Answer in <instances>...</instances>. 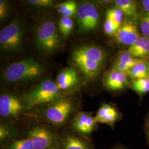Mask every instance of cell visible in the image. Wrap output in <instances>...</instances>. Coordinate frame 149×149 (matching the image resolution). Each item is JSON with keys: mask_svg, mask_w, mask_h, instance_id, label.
<instances>
[{"mask_svg": "<svg viewBox=\"0 0 149 149\" xmlns=\"http://www.w3.org/2000/svg\"><path fill=\"white\" fill-rule=\"evenodd\" d=\"M128 76L127 73L112 69L104 75L103 83L105 87L109 90H122L128 86Z\"/></svg>", "mask_w": 149, "mask_h": 149, "instance_id": "cell-14", "label": "cell"}, {"mask_svg": "<svg viewBox=\"0 0 149 149\" xmlns=\"http://www.w3.org/2000/svg\"><path fill=\"white\" fill-rule=\"evenodd\" d=\"M9 12L8 3L3 0L0 1V19L3 20L7 16Z\"/></svg>", "mask_w": 149, "mask_h": 149, "instance_id": "cell-29", "label": "cell"}, {"mask_svg": "<svg viewBox=\"0 0 149 149\" xmlns=\"http://www.w3.org/2000/svg\"><path fill=\"white\" fill-rule=\"evenodd\" d=\"M35 43L39 50L46 55L52 54L59 50L61 40L53 22L45 21L38 27Z\"/></svg>", "mask_w": 149, "mask_h": 149, "instance_id": "cell-5", "label": "cell"}, {"mask_svg": "<svg viewBox=\"0 0 149 149\" xmlns=\"http://www.w3.org/2000/svg\"><path fill=\"white\" fill-rule=\"evenodd\" d=\"M29 111L23 96L12 93H3L0 96V116L8 121L18 120Z\"/></svg>", "mask_w": 149, "mask_h": 149, "instance_id": "cell-7", "label": "cell"}, {"mask_svg": "<svg viewBox=\"0 0 149 149\" xmlns=\"http://www.w3.org/2000/svg\"><path fill=\"white\" fill-rule=\"evenodd\" d=\"M146 139H147V141H148V145L149 146V135H146Z\"/></svg>", "mask_w": 149, "mask_h": 149, "instance_id": "cell-33", "label": "cell"}, {"mask_svg": "<svg viewBox=\"0 0 149 149\" xmlns=\"http://www.w3.org/2000/svg\"><path fill=\"white\" fill-rule=\"evenodd\" d=\"M58 12L63 17H71L77 13L78 7L74 1H67L59 3L57 6Z\"/></svg>", "mask_w": 149, "mask_h": 149, "instance_id": "cell-21", "label": "cell"}, {"mask_svg": "<svg viewBox=\"0 0 149 149\" xmlns=\"http://www.w3.org/2000/svg\"><path fill=\"white\" fill-rule=\"evenodd\" d=\"M80 78L78 73L72 67H69L61 71L56 77V84L59 90L65 92L72 90L79 85Z\"/></svg>", "mask_w": 149, "mask_h": 149, "instance_id": "cell-13", "label": "cell"}, {"mask_svg": "<svg viewBox=\"0 0 149 149\" xmlns=\"http://www.w3.org/2000/svg\"><path fill=\"white\" fill-rule=\"evenodd\" d=\"M97 123L113 127L120 118V113L112 104L104 103L98 109L95 116Z\"/></svg>", "mask_w": 149, "mask_h": 149, "instance_id": "cell-15", "label": "cell"}, {"mask_svg": "<svg viewBox=\"0 0 149 149\" xmlns=\"http://www.w3.org/2000/svg\"><path fill=\"white\" fill-rule=\"evenodd\" d=\"M128 75L133 80L149 78L148 65L144 60L139 59L136 63L129 70Z\"/></svg>", "mask_w": 149, "mask_h": 149, "instance_id": "cell-20", "label": "cell"}, {"mask_svg": "<svg viewBox=\"0 0 149 149\" xmlns=\"http://www.w3.org/2000/svg\"><path fill=\"white\" fill-rule=\"evenodd\" d=\"M113 2L116 7L122 11L124 15L133 18H136L139 16L137 3L135 1L116 0Z\"/></svg>", "mask_w": 149, "mask_h": 149, "instance_id": "cell-19", "label": "cell"}, {"mask_svg": "<svg viewBox=\"0 0 149 149\" xmlns=\"http://www.w3.org/2000/svg\"><path fill=\"white\" fill-rule=\"evenodd\" d=\"M124 13L117 7L108 10L106 13V18H108L115 23L119 27L122 25Z\"/></svg>", "mask_w": 149, "mask_h": 149, "instance_id": "cell-25", "label": "cell"}, {"mask_svg": "<svg viewBox=\"0 0 149 149\" xmlns=\"http://www.w3.org/2000/svg\"><path fill=\"white\" fill-rule=\"evenodd\" d=\"M77 110L74 100L65 96L48 104L39 107V118L55 127H61L71 121Z\"/></svg>", "mask_w": 149, "mask_h": 149, "instance_id": "cell-2", "label": "cell"}, {"mask_svg": "<svg viewBox=\"0 0 149 149\" xmlns=\"http://www.w3.org/2000/svg\"><path fill=\"white\" fill-rule=\"evenodd\" d=\"M148 77H149V70L148 69Z\"/></svg>", "mask_w": 149, "mask_h": 149, "instance_id": "cell-34", "label": "cell"}, {"mask_svg": "<svg viewBox=\"0 0 149 149\" xmlns=\"http://www.w3.org/2000/svg\"><path fill=\"white\" fill-rule=\"evenodd\" d=\"M23 98L29 109L48 104L59 98L66 96L59 90L53 81L46 79L23 95Z\"/></svg>", "mask_w": 149, "mask_h": 149, "instance_id": "cell-4", "label": "cell"}, {"mask_svg": "<svg viewBox=\"0 0 149 149\" xmlns=\"http://www.w3.org/2000/svg\"><path fill=\"white\" fill-rule=\"evenodd\" d=\"M59 149H95L90 140L70 130L59 134Z\"/></svg>", "mask_w": 149, "mask_h": 149, "instance_id": "cell-11", "label": "cell"}, {"mask_svg": "<svg viewBox=\"0 0 149 149\" xmlns=\"http://www.w3.org/2000/svg\"><path fill=\"white\" fill-rule=\"evenodd\" d=\"M1 149H34L32 141L28 138L17 139L1 146Z\"/></svg>", "mask_w": 149, "mask_h": 149, "instance_id": "cell-22", "label": "cell"}, {"mask_svg": "<svg viewBox=\"0 0 149 149\" xmlns=\"http://www.w3.org/2000/svg\"><path fill=\"white\" fill-rule=\"evenodd\" d=\"M109 149H127L125 147L123 146L122 145H117L113 147H112V148H110Z\"/></svg>", "mask_w": 149, "mask_h": 149, "instance_id": "cell-32", "label": "cell"}, {"mask_svg": "<svg viewBox=\"0 0 149 149\" xmlns=\"http://www.w3.org/2000/svg\"><path fill=\"white\" fill-rule=\"evenodd\" d=\"M145 132L146 133V135H149V115L145 124Z\"/></svg>", "mask_w": 149, "mask_h": 149, "instance_id": "cell-31", "label": "cell"}, {"mask_svg": "<svg viewBox=\"0 0 149 149\" xmlns=\"http://www.w3.org/2000/svg\"><path fill=\"white\" fill-rule=\"evenodd\" d=\"M76 14L77 22L82 31L90 32L96 29L100 15L95 5L88 2L82 3L78 7Z\"/></svg>", "mask_w": 149, "mask_h": 149, "instance_id": "cell-9", "label": "cell"}, {"mask_svg": "<svg viewBox=\"0 0 149 149\" xmlns=\"http://www.w3.org/2000/svg\"><path fill=\"white\" fill-rule=\"evenodd\" d=\"M18 131L12 123H1L0 125L1 147L18 139Z\"/></svg>", "mask_w": 149, "mask_h": 149, "instance_id": "cell-18", "label": "cell"}, {"mask_svg": "<svg viewBox=\"0 0 149 149\" xmlns=\"http://www.w3.org/2000/svg\"><path fill=\"white\" fill-rule=\"evenodd\" d=\"M95 118L88 112H77L70 122L71 130L76 133L87 136L98 127Z\"/></svg>", "mask_w": 149, "mask_h": 149, "instance_id": "cell-10", "label": "cell"}, {"mask_svg": "<svg viewBox=\"0 0 149 149\" xmlns=\"http://www.w3.org/2000/svg\"><path fill=\"white\" fill-rule=\"evenodd\" d=\"M131 88L140 96L146 94L149 92V78L133 80Z\"/></svg>", "mask_w": 149, "mask_h": 149, "instance_id": "cell-23", "label": "cell"}, {"mask_svg": "<svg viewBox=\"0 0 149 149\" xmlns=\"http://www.w3.org/2000/svg\"><path fill=\"white\" fill-rule=\"evenodd\" d=\"M74 22L71 17H62L59 23V30L64 37H68L74 28Z\"/></svg>", "mask_w": 149, "mask_h": 149, "instance_id": "cell-24", "label": "cell"}, {"mask_svg": "<svg viewBox=\"0 0 149 149\" xmlns=\"http://www.w3.org/2000/svg\"><path fill=\"white\" fill-rule=\"evenodd\" d=\"M107 54L101 48L85 45L75 48L71 55V61L88 80L100 74L106 60Z\"/></svg>", "mask_w": 149, "mask_h": 149, "instance_id": "cell-1", "label": "cell"}, {"mask_svg": "<svg viewBox=\"0 0 149 149\" xmlns=\"http://www.w3.org/2000/svg\"><path fill=\"white\" fill-rule=\"evenodd\" d=\"M44 72L42 65L33 58H26L8 65L5 70L3 79L10 84L21 83L37 79Z\"/></svg>", "mask_w": 149, "mask_h": 149, "instance_id": "cell-3", "label": "cell"}, {"mask_svg": "<svg viewBox=\"0 0 149 149\" xmlns=\"http://www.w3.org/2000/svg\"><path fill=\"white\" fill-rule=\"evenodd\" d=\"M59 134L46 124H34L27 130L25 137L32 141L34 149H59Z\"/></svg>", "mask_w": 149, "mask_h": 149, "instance_id": "cell-6", "label": "cell"}, {"mask_svg": "<svg viewBox=\"0 0 149 149\" xmlns=\"http://www.w3.org/2000/svg\"><path fill=\"white\" fill-rule=\"evenodd\" d=\"M23 30L19 21L15 19L0 32L1 50L8 53H16L21 49Z\"/></svg>", "mask_w": 149, "mask_h": 149, "instance_id": "cell-8", "label": "cell"}, {"mask_svg": "<svg viewBox=\"0 0 149 149\" xmlns=\"http://www.w3.org/2000/svg\"><path fill=\"white\" fill-rule=\"evenodd\" d=\"M114 37L118 43L129 47L132 45L140 37L136 23L132 21L124 22L119 28Z\"/></svg>", "mask_w": 149, "mask_h": 149, "instance_id": "cell-12", "label": "cell"}, {"mask_svg": "<svg viewBox=\"0 0 149 149\" xmlns=\"http://www.w3.org/2000/svg\"><path fill=\"white\" fill-rule=\"evenodd\" d=\"M138 60L134 58L128 50L122 52L118 55L112 69L128 74L129 70L136 63Z\"/></svg>", "mask_w": 149, "mask_h": 149, "instance_id": "cell-17", "label": "cell"}, {"mask_svg": "<svg viewBox=\"0 0 149 149\" xmlns=\"http://www.w3.org/2000/svg\"><path fill=\"white\" fill-rule=\"evenodd\" d=\"M28 3L38 7H48L52 6L54 1L53 0H29Z\"/></svg>", "mask_w": 149, "mask_h": 149, "instance_id": "cell-28", "label": "cell"}, {"mask_svg": "<svg viewBox=\"0 0 149 149\" xmlns=\"http://www.w3.org/2000/svg\"><path fill=\"white\" fill-rule=\"evenodd\" d=\"M141 3L145 12L149 13V0H143Z\"/></svg>", "mask_w": 149, "mask_h": 149, "instance_id": "cell-30", "label": "cell"}, {"mask_svg": "<svg viewBox=\"0 0 149 149\" xmlns=\"http://www.w3.org/2000/svg\"><path fill=\"white\" fill-rule=\"evenodd\" d=\"M128 52L136 59L149 57V38L140 37L135 43L129 47Z\"/></svg>", "mask_w": 149, "mask_h": 149, "instance_id": "cell-16", "label": "cell"}, {"mask_svg": "<svg viewBox=\"0 0 149 149\" xmlns=\"http://www.w3.org/2000/svg\"><path fill=\"white\" fill-rule=\"evenodd\" d=\"M140 29L146 37L149 38V13L144 12L140 16Z\"/></svg>", "mask_w": 149, "mask_h": 149, "instance_id": "cell-26", "label": "cell"}, {"mask_svg": "<svg viewBox=\"0 0 149 149\" xmlns=\"http://www.w3.org/2000/svg\"><path fill=\"white\" fill-rule=\"evenodd\" d=\"M104 32L108 36H114L120 27L111 19L106 18L104 24Z\"/></svg>", "mask_w": 149, "mask_h": 149, "instance_id": "cell-27", "label": "cell"}]
</instances>
